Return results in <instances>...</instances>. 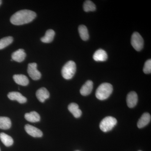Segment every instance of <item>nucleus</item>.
I'll list each match as a JSON object with an SVG mask.
<instances>
[{
    "instance_id": "obj_21",
    "label": "nucleus",
    "mask_w": 151,
    "mask_h": 151,
    "mask_svg": "<svg viewBox=\"0 0 151 151\" xmlns=\"http://www.w3.org/2000/svg\"><path fill=\"white\" fill-rule=\"evenodd\" d=\"M78 30L81 39L84 41L88 40L89 35L87 27L84 25H81L78 27Z\"/></svg>"
},
{
    "instance_id": "obj_9",
    "label": "nucleus",
    "mask_w": 151,
    "mask_h": 151,
    "mask_svg": "<svg viewBox=\"0 0 151 151\" xmlns=\"http://www.w3.org/2000/svg\"><path fill=\"white\" fill-rule=\"evenodd\" d=\"M8 97L11 100H16L19 103L21 104L25 103L27 101V99L19 92H9L8 94Z\"/></svg>"
},
{
    "instance_id": "obj_2",
    "label": "nucleus",
    "mask_w": 151,
    "mask_h": 151,
    "mask_svg": "<svg viewBox=\"0 0 151 151\" xmlns=\"http://www.w3.org/2000/svg\"><path fill=\"white\" fill-rule=\"evenodd\" d=\"M113 91V86L111 84L108 83H103L97 88L95 95L99 100H105L110 97Z\"/></svg>"
},
{
    "instance_id": "obj_14",
    "label": "nucleus",
    "mask_w": 151,
    "mask_h": 151,
    "mask_svg": "<svg viewBox=\"0 0 151 151\" xmlns=\"http://www.w3.org/2000/svg\"><path fill=\"white\" fill-rule=\"evenodd\" d=\"M151 117L150 115L148 113H144L139 119L137 123V127L139 129L145 127L150 122Z\"/></svg>"
},
{
    "instance_id": "obj_24",
    "label": "nucleus",
    "mask_w": 151,
    "mask_h": 151,
    "mask_svg": "<svg viewBox=\"0 0 151 151\" xmlns=\"http://www.w3.org/2000/svg\"><path fill=\"white\" fill-rule=\"evenodd\" d=\"M143 71L146 74H149L151 72V60H148L145 63L143 68Z\"/></svg>"
},
{
    "instance_id": "obj_15",
    "label": "nucleus",
    "mask_w": 151,
    "mask_h": 151,
    "mask_svg": "<svg viewBox=\"0 0 151 151\" xmlns=\"http://www.w3.org/2000/svg\"><path fill=\"white\" fill-rule=\"evenodd\" d=\"M14 81L19 85L25 86L29 83L28 78L25 75L23 74H16L13 76Z\"/></svg>"
},
{
    "instance_id": "obj_4",
    "label": "nucleus",
    "mask_w": 151,
    "mask_h": 151,
    "mask_svg": "<svg viewBox=\"0 0 151 151\" xmlns=\"http://www.w3.org/2000/svg\"><path fill=\"white\" fill-rule=\"evenodd\" d=\"M117 123V120L111 116L105 117L100 122V129L103 132H107L111 131Z\"/></svg>"
},
{
    "instance_id": "obj_22",
    "label": "nucleus",
    "mask_w": 151,
    "mask_h": 151,
    "mask_svg": "<svg viewBox=\"0 0 151 151\" xmlns=\"http://www.w3.org/2000/svg\"><path fill=\"white\" fill-rule=\"evenodd\" d=\"M13 41V38L9 36L3 38L0 40V50L5 48Z\"/></svg>"
},
{
    "instance_id": "obj_19",
    "label": "nucleus",
    "mask_w": 151,
    "mask_h": 151,
    "mask_svg": "<svg viewBox=\"0 0 151 151\" xmlns=\"http://www.w3.org/2000/svg\"><path fill=\"white\" fill-rule=\"evenodd\" d=\"M12 126V122L9 118L6 117H0V129L7 130Z\"/></svg>"
},
{
    "instance_id": "obj_5",
    "label": "nucleus",
    "mask_w": 151,
    "mask_h": 151,
    "mask_svg": "<svg viewBox=\"0 0 151 151\" xmlns=\"http://www.w3.org/2000/svg\"><path fill=\"white\" fill-rule=\"evenodd\" d=\"M131 44L135 50L140 51L144 46V40L140 35L137 32H134L131 38Z\"/></svg>"
},
{
    "instance_id": "obj_20",
    "label": "nucleus",
    "mask_w": 151,
    "mask_h": 151,
    "mask_svg": "<svg viewBox=\"0 0 151 151\" xmlns=\"http://www.w3.org/2000/svg\"><path fill=\"white\" fill-rule=\"evenodd\" d=\"M0 139L6 147H10L13 144L14 140L12 137L5 133L0 134Z\"/></svg>"
},
{
    "instance_id": "obj_7",
    "label": "nucleus",
    "mask_w": 151,
    "mask_h": 151,
    "mask_svg": "<svg viewBox=\"0 0 151 151\" xmlns=\"http://www.w3.org/2000/svg\"><path fill=\"white\" fill-rule=\"evenodd\" d=\"M25 130L28 134L34 137H41L43 135L42 132L39 129L29 124H27L25 126Z\"/></svg>"
},
{
    "instance_id": "obj_25",
    "label": "nucleus",
    "mask_w": 151,
    "mask_h": 151,
    "mask_svg": "<svg viewBox=\"0 0 151 151\" xmlns=\"http://www.w3.org/2000/svg\"><path fill=\"white\" fill-rule=\"evenodd\" d=\"M1 3H2V1H0V5H1Z\"/></svg>"
},
{
    "instance_id": "obj_1",
    "label": "nucleus",
    "mask_w": 151,
    "mask_h": 151,
    "mask_svg": "<svg viewBox=\"0 0 151 151\" xmlns=\"http://www.w3.org/2000/svg\"><path fill=\"white\" fill-rule=\"evenodd\" d=\"M36 17V14L35 12L29 10H22L12 16L10 22L15 25H20L32 22Z\"/></svg>"
},
{
    "instance_id": "obj_13",
    "label": "nucleus",
    "mask_w": 151,
    "mask_h": 151,
    "mask_svg": "<svg viewBox=\"0 0 151 151\" xmlns=\"http://www.w3.org/2000/svg\"><path fill=\"white\" fill-rule=\"evenodd\" d=\"M93 58L96 61H105L108 59V55L105 50L100 49L94 52Z\"/></svg>"
},
{
    "instance_id": "obj_27",
    "label": "nucleus",
    "mask_w": 151,
    "mask_h": 151,
    "mask_svg": "<svg viewBox=\"0 0 151 151\" xmlns=\"http://www.w3.org/2000/svg\"></svg>"
},
{
    "instance_id": "obj_26",
    "label": "nucleus",
    "mask_w": 151,
    "mask_h": 151,
    "mask_svg": "<svg viewBox=\"0 0 151 151\" xmlns=\"http://www.w3.org/2000/svg\"><path fill=\"white\" fill-rule=\"evenodd\" d=\"M0 151H1V149H0Z\"/></svg>"
},
{
    "instance_id": "obj_11",
    "label": "nucleus",
    "mask_w": 151,
    "mask_h": 151,
    "mask_svg": "<svg viewBox=\"0 0 151 151\" xmlns=\"http://www.w3.org/2000/svg\"><path fill=\"white\" fill-rule=\"evenodd\" d=\"M26 56V54L24 50L19 49L18 50L14 52L12 54V58L13 60L17 62H22L24 60Z\"/></svg>"
},
{
    "instance_id": "obj_3",
    "label": "nucleus",
    "mask_w": 151,
    "mask_h": 151,
    "mask_svg": "<svg viewBox=\"0 0 151 151\" xmlns=\"http://www.w3.org/2000/svg\"><path fill=\"white\" fill-rule=\"evenodd\" d=\"M76 71V65L74 61L70 60L66 63L63 67L61 73L65 79H70L73 77Z\"/></svg>"
},
{
    "instance_id": "obj_23",
    "label": "nucleus",
    "mask_w": 151,
    "mask_h": 151,
    "mask_svg": "<svg viewBox=\"0 0 151 151\" xmlns=\"http://www.w3.org/2000/svg\"><path fill=\"white\" fill-rule=\"evenodd\" d=\"M83 8L86 12H93L96 10V6L92 1L88 0L84 2Z\"/></svg>"
},
{
    "instance_id": "obj_18",
    "label": "nucleus",
    "mask_w": 151,
    "mask_h": 151,
    "mask_svg": "<svg viewBox=\"0 0 151 151\" xmlns=\"http://www.w3.org/2000/svg\"><path fill=\"white\" fill-rule=\"evenodd\" d=\"M55 32L52 29H48L45 33V35L41 38V40L44 43H50L54 39Z\"/></svg>"
},
{
    "instance_id": "obj_8",
    "label": "nucleus",
    "mask_w": 151,
    "mask_h": 151,
    "mask_svg": "<svg viewBox=\"0 0 151 151\" xmlns=\"http://www.w3.org/2000/svg\"><path fill=\"white\" fill-rule=\"evenodd\" d=\"M138 100V95L136 92H129L127 95V104L128 107L130 108L134 107L137 103Z\"/></svg>"
},
{
    "instance_id": "obj_17",
    "label": "nucleus",
    "mask_w": 151,
    "mask_h": 151,
    "mask_svg": "<svg viewBox=\"0 0 151 151\" xmlns=\"http://www.w3.org/2000/svg\"><path fill=\"white\" fill-rule=\"evenodd\" d=\"M68 109L76 118H79L82 114V112L81 110L79 109L78 105L76 103H70V105H68Z\"/></svg>"
},
{
    "instance_id": "obj_16",
    "label": "nucleus",
    "mask_w": 151,
    "mask_h": 151,
    "mask_svg": "<svg viewBox=\"0 0 151 151\" xmlns=\"http://www.w3.org/2000/svg\"><path fill=\"white\" fill-rule=\"evenodd\" d=\"M24 117L28 122L32 123L39 122L40 120V116L35 111H32L29 113H26Z\"/></svg>"
},
{
    "instance_id": "obj_12",
    "label": "nucleus",
    "mask_w": 151,
    "mask_h": 151,
    "mask_svg": "<svg viewBox=\"0 0 151 151\" xmlns=\"http://www.w3.org/2000/svg\"><path fill=\"white\" fill-rule=\"evenodd\" d=\"M93 87V82L91 80H88L81 87L80 89V93L83 96L89 95L92 92Z\"/></svg>"
},
{
    "instance_id": "obj_6",
    "label": "nucleus",
    "mask_w": 151,
    "mask_h": 151,
    "mask_svg": "<svg viewBox=\"0 0 151 151\" xmlns=\"http://www.w3.org/2000/svg\"><path fill=\"white\" fill-rule=\"evenodd\" d=\"M27 72L33 80H37L41 77V73L37 70V64L35 63H30L28 65Z\"/></svg>"
},
{
    "instance_id": "obj_10",
    "label": "nucleus",
    "mask_w": 151,
    "mask_h": 151,
    "mask_svg": "<svg viewBox=\"0 0 151 151\" xmlns=\"http://www.w3.org/2000/svg\"><path fill=\"white\" fill-rule=\"evenodd\" d=\"M38 100L41 103H43L50 97V93L45 88L42 87L37 90L36 93Z\"/></svg>"
}]
</instances>
